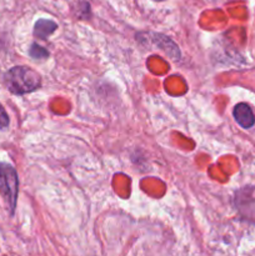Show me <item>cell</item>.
Returning a JSON list of instances; mask_svg holds the SVG:
<instances>
[{"instance_id":"7","label":"cell","mask_w":255,"mask_h":256,"mask_svg":"<svg viewBox=\"0 0 255 256\" xmlns=\"http://www.w3.org/2000/svg\"><path fill=\"white\" fill-rule=\"evenodd\" d=\"M155 2H162V0H155Z\"/></svg>"},{"instance_id":"3","label":"cell","mask_w":255,"mask_h":256,"mask_svg":"<svg viewBox=\"0 0 255 256\" xmlns=\"http://www.w3.org/2000/svg\"><path fill=\"white\" fill-rule=\"evenodd\" d=\"M234 118L238 124L244 129H249L255 124V116L250 106L244 102H240L234 108Z\"/></svg>"},{"instance_id":"2","label":"cell","mask_w":255,"mask_h":256,"mask_svg":"<svg viewBox=\"0 0 255 256\" xmlns=\"http://www.w3.org/2000/svg\"><path fill=\"white\" fill-rule=\"evenodd\" d=\"M18 192H19V179L16 170L6 162H0V194L4 198L10 214H14L16 206Z\"/></svg>"},{"instance_id":"5","label":"cell","mask_w":255,"mask_h":256,"mask_svg":"<svg viewBox=\"0 0 255 256\" xmlns=\"http://www.w3.org/2000/svg\"><path fill=\"white\" fill-rule=\"evenodd\" d=\"M29 54L32 59H46L49 56V52L38 44H32L29 50Z\"/></svg>"},{"instance_id":"1","label":"cell","mask_w":255,"mask_h":256,"mask_svg":"<svg viewBox=\"0 0 255 256\" xmlns=\"http://www.w3.org/2000/svg\"><path fill=\"white\" fill-rule=\"evenodd\" d=\"M4 82L10 92L22 95L36 90L42 85V78L28 66H14L5 72Z\"/></svg>"},{"instance_id":"6","label":"cell","mask_w":255,"mask_h":256,"mask_svg":"<svg viewBox=\"0 0 255 256\" xmlns=\"http://www.w3.org/2000/svg\"><path fill=\"white\" fill-rule=\"evenodd\" d=\"M9 116H8L6 112H5V109L0 104V129H6L9 126Z\"/></svg>"},{"instance_id":"4","label":"cell","mask_w":255,"mask_h":256,"mask_svg":"<svg viewBox=\"0 0 255 256\" xmlns=\"http://www.w3.org/2000/svg\"><path fill=\"white\" fill-rule=\"evenodd\" d=\"M56 28H58L56 22H54L52 20L40 19L35 22L34 35L36 38H39V39L45 40L46 38H49L55 30H56Z\"/></svg>"}]
</instances>
